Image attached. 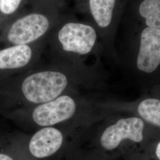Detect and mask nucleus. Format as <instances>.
I'll return each mask as SVG.
<instances>
[{
    "instance_id": "1",
    "label": "nucleus",
    "mask_w": 160,
    "mask_h": 160,
    "mask_svg": "<svg viewBox=\"0 0 160 160\" xmlns=\"http://www.w3.org/2000/svg\"><path fill=\"white\" fill-rule=\"evenodd\" d=\"M67 84L66 75L58 71H46L29 75L23 81L22 90L29 102L45 103L59 97Z\"/></svg>"
},
{
    "instance_id": "10",
    "label": "nucleus",
    "mask_w": 160,
    "mask_h": 160,
    "mask_svg": "<svg viewBox=\"0 0 160 160\" xmlns=\"http://www.w3.org/2000/svg\"><path fill=\"white\" fill-rule=\"evenodd\" d=\"M139 12L148 27L160 29V0H144L139 7Z\"/></svg>"
},
{
    "instance_id": "14",
    "label": "nucleus",
    "mask_w": 160,
    "mask_h": 160,
    "mask_svg": "<svg viewBox=\"0 0 160 160\" xmlns=\"http://www.w3.org/2000/svg\"><path fill=\"white\" fill-rule=\"evenodd\" d=\"M156 154L158 159L160 160V142L157 145V147L156 149Z\"/></svg>"
},
{
    "instance_id": "2",
    "label": "nucleus",
    "mask_w": 160,
    "mask_h": 160,
    "mask_svg": "<svg viewBox=\"0 0 160 160\" xmlns=\"http://www.w3.org/2000/svg\"><path fill=\"white\" fill-rule=\"evenodd\" d=\"M51 17L31 12L14 20L7 29L5 37L12 45H29L42 38L51 27Z\"/></svg>"
},
{
    "instance_id": "5",
    "label": "nucleus",
    "mask_w": 160,
    "mask_h": 160,
    "mask_svg": "<svg viewBox=\"0 0 160 160\" xmlns=\"http://www.w3.org/2000/svg\"><path fill=\"white\" fill-rule=\"evenodd\" d=\"M144 123L138 118H130L119 120L116 124L108 127L100 139L101 145L107 150H112L119 146L124 139H131L139 142L143 139Z\"/></svg>"
},
{
    "instance_id": "13",
    "label": "nucleus",
    "mask_w": 160,
    "mask_h": 160,
    "mask_svg": "<svg viewBox=\"0 0 160 160\" xmlns=\"http://www.w3.org/2000/svg\"><path fill=\"white\" fill-rule=\"evenodd\" d=\"M0 160H14L10 156L6 154L0 153Z\"/></svg>"
},
{
    "instance_id": "7",
    "label": "nucleus",
    "mask_w": 160,
    "mask_h": 160,
    "mask_svg": "<svg viewBox=\"0 0 160 160\" xmlns=\"http://www.w3.org/2000/svg\"><path fill=\"white\" fill-rule=\"evenodd\" d=\"M62 133L54 128H45L37 132L29 143L30 153L36 158H46L54 154L61 147Z\"/></svg>"
},
{
    "instance_id": "6",
    "label": "nucleus",
    "mask_w": 160,
    "mask_h": 160,
    "mask_svg": "<svg viewBox=\"0 0 160 160\" xmlns=\"http://www.w3.org/2000/svg\"><path fill=\"white\" fill-rule=\"evenodd\" d=\"M160 64V29L148 27L141 36V45L137 58L138 68L151 73Z\"/></svg>"
},
{
    "instance_id": "9",
    "label": "nucleus",
    "mask_w": 160,
    "mask_h": 160,
    "mask_svg": "<svg viewBox=\"0 0 160 160\" xmlns=\"http://www.w3.org/2000/svg\"><path fill=\"white\" fill-rule=\"evenodd\" d=\"M116 0H89L92 17L97 25L105 28L111 23Z\"/></svg>"
},
{
    "instance_id": "12",
    "label": "nucleus",
    "mask_w": 160,
    "mask_h": 160,
    "mask_svg": "<svg viewBox=\"0 0 160 160\" xmlns=\"http://www.w3.org/2000/svg\"><path fill=\"white\" fill-rule=\"evenodd\" d=\"M23 0H0V13L4 16H12L18 10Z\"/></svg>"
},
{
    "instance_id": "11",
    "label": "nucleus",
    "mask_w": 160,
    "mask_h": 160,
    "mask_svg": "<svg viewBox=\"0 0 160 160\" xmlns=\"http://www.w3.org/2000/svg\"><path fill=\"white\" fill-rule=\"evenodd\" d=\"M138 111L143 119L160 127V100L148 98L139 104Z\"/></svg>"
},
{
    "instance_id": "3",
    "label": "nucleus",
    "mask_w": 160,
    "mask_h": 160,
    "mask_svg": "<svg viewBox=\"0 0 160 160\" xmlns=\"http://www.w3.org/2000/svg\"><path fill=\"white\" fill-rule=\"evenodd\" d=\"M58 40L63 51L79 55L92 51L97 39V33L91 26L68 22L58 30Z\"/></svg>"
},
{
    "instance_id": "4",
    "label": "nucleus",
    "mask_w": 160,
    "mask_h": 160,
    "mask_svg": "<svg viewBox=\"0 0 160 160\" xmlns=\"http://www.w3.org/2000/svg\"><path fill=\"white\" fill-rule=\"evenodd\" d=\"M75 110L74 100L68 96H62L36 108L32 117L40 126H51L70 119Z\"/></svg>"
},
{
    "instance_id": "8",
    "label": "nucleus",
    "mask_w": 160,
    "mask_h": 160,
    "mask_svg": "<svg viewBox=\"0 0 160 160\" xmlns=\"http://www.w3.org/2000/svg\"><path fill=\"white\" fill-rule=\"evenodd\" d=\"M32 49L29 45H12L0 50V70H12L26 66L32 59Z\"/></svg>"
}]
</instances>
